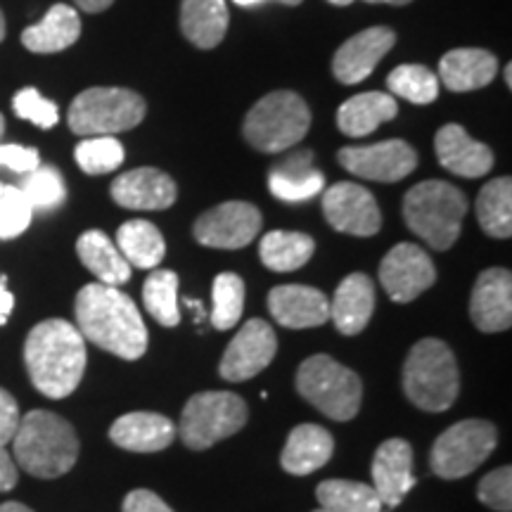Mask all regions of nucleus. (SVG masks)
Listing matches in <instances>:
<instances>
[{
	"instance_id": "nucleus-1",
	"label": "nucleus",
	"mask_w": 512,
	"mask_h": 512,
	"mask_svg": "<svg viewBox=\"0 0 512 512\" xmlns=\"http://www.w3.org/2000/svg\"><path fill=\"white\" fill-rule=\"evenodd\" d=\"M76 323L83 339L110 354L136 361L147 351V328L133 299L119 287L93 283L76 294Z\"/></svg>"
},
{
	"instance_id": "nucleus-2",
	"label": "nucleus",
	"mask_w": 512,
	"mask_h": 512,
	"mask_svg": "<svg viewBox=\"0 0 512 512\" xmlns=\"http://www.w3.org/2000/svg\"><path fill=\"white\" fill-rule=\"evenodd\" d=\"M86 339L62 318L38 323L24 344V363L34 387L48 399H64L86 373Z\"/></svg>"
},
{
	"instance_id": "nucleus-3",
	"label": "nucleus",
	"mask_w": 512,
	"mask_h": 512,
	"mask_svg": "<svg viewBox=\"0 0 512 512\" xmlns=\"http://www.w3.org/2000/svg\"><path fill=\"white\" fill-rule=\"evenodd\" d=\"M12 444L19 467L38 479L67 475L79 458V437L74 427L50 411L24 415Z\"/></svg>"
},
{
	"instance_id": "nucleus-4",
	"label": "nucleus",
	"mask_w": 512,
	"mask_h": 512,
	"mask_svg": "<svg viewBox=\"0 0 512 512\" xmlns=\"http://www.w3.org/2000/svg\"><path fill=\"white\" fill-rule=\"evenodd\" d=\"M403 392L420 411L441 413L460 394V373L453 351L441 339H420L403 363Z\"/></svg>"
},
{
	"instance_id": "nucleus-5",
	"label": "nucleus",
	"mask_w": 512,
	"mask_h": 512,
	"mask_svg": "<svg viewBox=\"0 0 512 512\" xmlns=\"http://www.w3.org/2000/svg\"><path fill=\"white\" fill-rule=\"evenodd\" d=\"M465 214V195L456 185L444 181L418 183L403 197L406 226L439 252L456 245Z\"/></svg>"
},
{
	"instance_id": "nucleus-6",
	"label": "nucleus",
	"mask_w": 512,
	"mask_h": 512,
	"mask_svg": "<svg viewBox=\"0 0 512 512\" xmlns=\"http://www.w3.org/2000/svg\"><path fill=\"white\" fill-rule=\"evenodd\" d=\"M297 392L320 413L337 422L356 418L361 411V377L325 354L306 358L299 366Z\"/></svg>"
},
{
	"instance_id": "nucleus-7",
	"label": "nucleus",
	"mask_w": 512,
	"mask_h": 512,
	"mask_svg": "<svg viewBox=\"0 0 512 512\" xmlns=\"http://www.w3.org/2000/svg\"><path fill=\"white\" fill-rule=\"evenodd\" d=\"M309 126L311 112L304 98L292 91H275L249 110L242 131L254 150L283 152L297 145Z\"/></svg>"
},
{
	"instance_id": "nucleus-8",
	"label": "nucleus",
	"mask_w": 512,
	"mask_h": 512,
	"mask_svg": "<svg viewBox=\"0 0 512 512\" xmlns=\"http://www.w3.org/2000/svg\"><path fill=\"white\" fill-rule=\"evenodd\" d=\"M145 100L128 88H88L69 107V128L76 136H114L145 119Z\"/></svg>"
},
{
	"instance_id": "nucleus-9",
	"label": "nucleus",
	"mask_w": 512,
	"mask_h": 512,
	"mask_svg": "<svg viewBox=\"0 0 512 512\" xmlns=\"http://www.w3.org/2000/svg\"><path fill=\"white\" fill-rule=\"evenodd\" d=\"M247 418L249 411L242 396L233 392H202L185 403L176 432H181L183 444L192 451H204L240 432Z\"/></svg>"
},
{
	"instance_id": "nucleus-10",
	"label": "nucleus",
	"mask_w": 512,
	"mask_h": 512,
	"mask_svg": "<svg viewBox=\"0 0 512 512\" xmlns=\"http://www.w3.org/2000/svg\"><path fill=\"white\" fill-rule=\"evenodd\" d=\"M498 432L486 420H463L448 427L434 441L430 465L441 479H460L472 475L494 453Z\"/></svg>"
},
{
	"instance_id": "nucleus-11",
	"label": "nucleus",
	"mask_w": 512,
	"mask_h": 512,
	"mask_svg": "<svg viewBox=\"0 0 512 512\" xmlns=\"http://www.w3.org/2000/svg\"><path fill=\"white\" fill-rule=\"evenodd\" d=\"M337 159L354 176L368 178V181L377 183L401 181V178L413 174L415 166H418V155L403 140H384V143L375 145L342 147Z\"/></svg>"
},
{
	"instance_id": "nucleus-12",
	"label": "nucleus",
	"mask_w": 512,
	"mask_h": 512,
	"mask_svg": "<svg viewBox=\"0 0 512 512\" xmlns=\"http://www.w3.org/2000/svg\"><path fill=\"white\" fill-rule=\"evenodd\" d=\"M278 351V339L266 320L252 318L238 330L221 358L219 373L228 382L252 380L271 366Z\"/></svg>"
},
{
	"instance_id": "nucleus-13",
	"label": "nucleus",
	"mask_w": 512,
	"mask_h": 512,
	"mask_svg": "<svg viewBox=\"0 0 512 512\" xmlns=\"http://www.w3.org/2000/svg\"><path fill=\"white\" fill-rule=\"evenodd\" d=\"M434 280H437V271H434L432 259L425 249L411 242L396 245L380 264V283L396 304L418 299L422 292L430 290Z\"/></svg>"
},
{
	"instance_id": "nucleus-14",
	"label": "nucleus",
	"mask_w": 512,
	"mask_h": 512,
	"mask_svg": "<svg viewBox=\"0 0 512 512\" xmlns=\"http://www.w3.org/2000/svg\"><path fill=\"white\" fill-rule=\"evenodd\" d=\"M323 214L339 233L370 238L382 228V214L375 197L356 183H335L323 195Z\"/></svg>"
},
{
	"instance_id": "nucleus-15",
	"label": "nucleus",
	"mask_w": 512,
	"mask_h": 512,
	"mask_svg": "<svg viewBox=\"0 0 512 512\" xmlns=\"http://www.w3.org/2000/svg\"><path fill=\"white\" fill-rule=\"evenodd\" d=\"M261 230V214L249 202H223L195 223V238L204 247L242 249Z\"/></svg>"
},
{
	"instance_id": "nucleus-16",
	"label": "nucleus",
	"mask_w": 512,
	"mask_h": 512,
	"mask_svg": "<svg viewBox=\"0 0 512 512\" xmlns=\"http://www.w3.org/2000/svg\"><path fill=\"white\" fill-rule=\"evenodd\" d=\"M470 316L482 332L510 330L512 275L508 268H489L479 275L470 297Z\"/></svg>"
},
{
	"instance_id": "nucleus-17",
	"label": "nucleus",
	"mask_w": 512,
	"mask_h": 512,
	"mask_svg": "<svg viewBox=\"0 0 512 512\" xmlns=\"http://www.w3.org/2000/svg\"><path fill=\"white\" fill-rule=\"evenodd\" d=\"M394 41V31L387 27H370L351 36L337 50L335 60H332V74L337 76L339 83H347V86L366 81L382 57L394 48Z\"/></svg>"
},
{
	"instance_id": "nucleus-18",
	"label": "nucleus",
	"mask_w": 512,
	"mask_h": 512,
	"mask_svg": "<svg viewBox=\"0 0 512 512\" xmlns=\"http://www.w3.org/2000/svg\"><path fill=\"white\" fill-rule=\"evenodd\" d=\"M268 311L283 328H320L330 320V299L316 287L280 285L268 294Z\"/></svg>"
},
{
	"instance_id": "nucleus-19",
	"label": "nucleus",
	"mask_w": 512,
	"mask_h": 512,
	"mask_svg": "<svg viewBox=\"0 0 512 512\" xmlns=\"http://www.w3.org/2000/svg\"><path fill=\"white\" fill-rule=\"evenodd\" d=\"M112 200L124 209L159 211L176 202V183L152 166L126 171L112 183Z\"/></svg>"
},
{
	"instance_id": "nucleus-20",
	"label": "nucleus",
	"mask_w": 512,
	"mask_h": 512,
	"mask_svg": "<svg viewBox=\"0 0 512 512\" xmlns=\"http://www.w3.org/2000/svg\"><path fill=\"white\" fill-rule=\"evenodd\" d=\"M415 486L413 448L403 439H389L373 458V489L382 505H399Z\"/></svg>"
},
{
	"instance_id": "nucleus-21",
	"label": "nucleus",
	"mask_w": 512,
	"mask_h": 512,
	"mask_svg": "<svg viewBox=\"0 0 512 512\" xmlns=\"http://www.w3.org/2000/svg\"><path fill=\"white\" fill-rule=\"evenodd\" d=\"M434 150L444 169L463 178H479L494 166V152L484 143H477L463 126L446 124L434 138Z\"/></svg>"
},
{
	"instance_id": "nucleus-22",
	"label": "nucleus",
	"mask_w": 512,
	"mask_h": 512,
	"mask_svg": "<svg viewBox=\"0 0 512 512\" xmlns=\"http://www.w3.org/2000/svg\"><path fill=\"white\" fill-rule=\"evenodd\" d=\"M375 311V287L366 273H351L337 287L330 304V318L342 335L366 330Z\"/></svg>"
},
{
	"instance_id": "nucleus-23",
	"label": "nucleus",
	"mask_w": 512,
	"mask_h": 512,
	"mask_svg": "<svg viewBox=\"0 0 512 512\" xmlns=\"http://www.w3.org/2000/svg\"><path fill=\"white\" fill-rule=\"evenodd\" d=\"M498 74V60L489 50L458 48L441 57L439 83L453 93H470L489 86Z\"/></svg>"
},
{
	"instance_id": "nucleus-24",
	"label": "nucleus",
	"mask_w": 512,
	"mask_h": 512,
	"mask_svg": "<svg viewBox=\"0 0 512 512\" xmlns=\"http://www.w3.org/2000/svg\"><path fill=\"white\" fill-rule=\"evenodd\" d=\"M110 439L131 453H157L176 439V425L159 413H128L114 422Z\"/></svg>"
},
{
	"instance_id": "nucleus-25",
	"label": "nucleus",
	"mask_w": 512,
	"mask_h": 512,
	"mask_svg": "<svg viewBox=\"0 0 512 512\" xmlns=\"http://www.w3.org/2000/svg\"><path fill=\"white\" fill-rule=\"evenodd\" d=\"M335 441L332 434L320 425H299L287 437V444L280 456V465L290 475L304 477L323 467L332 458Z\"/></svg>"
},
{
	"instance_id": "nucleus-26",
	"label": "nucleus",
	"mask_w": 512,
	"mask_h": 512,
	"mask_svg": "<svg viewBox=\"0 0 512 512\" xmlns=\"http://www.w3.org/2000/svg\"><path fill=\"white\" fill-rule=\"evenodd\" d=\"M268 188L273 197L283 202H306L325 188V176L313 169L311 152H294L273 166Z\"/></svg>"
},
{
	"instance_id": "nucleus-27",
	"label": "nucleus",
	"mask_w": 512,
	"mask_h": 512,
	"mask_svg": "<svg viewBox=\"0 0 512 512\" xmlns=\"http://www.w3.org/2000/svg\"><path fill=\"white\" fill-rule=\"evenodd\" d=\"M81 36V17L79 12L69 5H53L46 12V17L34 27L24 29L22 43L24 48L38 55H50L60 53L74 46Z\"/></svg>"
},
{
	"instance_id": "nucleus-28",
	"label": "nucleus",
	"mask_w": 512,
	"mask_h": 512,
	"mask_svg": "<svg viewBox=\"0 0 512 512\" xmlns=\"http://www.w3.org/2000/svg\"><path fill=\"white\" fill-rule=\"evenodd\" d=\"M399 112L394 95L368 91L344 102L337 112V126L344 136L363 138L370 136L377 126L392 121Z\"/></svg>"
},
{
	"instance_id": "nucleus-29",
	"label": "nucleus",
	"mask_w": 512,
	"mask_h": 512,
	"mask_svg": "<svg viewBox=\"0 0 512 512\" xmlns=\"http://www.w3.org/2000/svg\"><path fill=\"white\" fill-rule=\"evenodd\" d=\"M181 29L192 46L216 48L228 31L226 0H183Z\"/></svg>"
},
{
	"instance_id": "nucleus-30",
	"label": "nucleus",
	"mask_w": 512,
	"mask_h": 512,
	"mask_svg": "<svg viewBox=\"0 0 512 512\" xmlns=\"http://www.w3.org/2000/svg\"><path fill=\"white\" fill-rule=\"evenodd\" d=\"M81 264L91 271L102 285H124L131 278V266L121 256L117 245L102 230H88L76 242Z\"/></svg>"
},
{
	"instance_id": "nucleus-31",
	"label": "nucleus",
	"mask_w": 512,
	"mask_h": 512,
	"mask_svg": "<svg viewBox=\"0 0 512 512\" xmlns=\"http://www.w3.org/2000/svg\"><path fill=\"white\" fill-rule=\"evenodd\" d=\"M117 249L128 266L155 268L166 254L164 235L150 221H126L117 230Z\"/></svg>"
},
{
	"instance_id": "nucleus-32",
	"label": "nucleus",
	"mask_w": 512,
	"mask_h": 512,
	"mask_svg": "<svg viewBox=\"0 0 512 512\" xmlns=\"http://www.w3.org/2000/svg\"><path fill=\"white\" fill-rule=\"evenodd\" d=\"M316 242L306 233H290V230H273L264 235L259 256L266 268L275 273H290L302 268L313 256Z\"/></svg>"
},
{
	"instance_id": "nucleus-33",
	"label": "nucleus",
	"mask_w": 512,
	"mask_h": 512,
	"mask_svg": "<svg viewBox=\"0 0 512 512\" xmlns=\"http://www.w3.org/2000/svg\"><path fill=\"white\" fill-rule=\"evenodd\" d=\"M479 226L489 238L508 240L512 235V181L508 176L486 183L477 197Z\"/></svg>"
},
{
	"instance_id": "nucleus-34",
	"label": "nucleus",
	"mask_w": 512,
	"mask_h": 512,
	"mask_svg": "<svg viewBox=\"0 0 512 512\" xmlns=\"http://www.w3.org/2000/svg\"><path fill=\"white\" fill-rule=\"evenodd\" d=\"M320 508L328 512H382L375 489L349 479H328L316 489Z\"/></svg>"
},
{
	"instance_id": "nucleus-35",
	"label": "nucleus",
	"mask_w": 512,
	"mask_h": 512,
	"mask_svg": "<svg viewBox=\"0 0 512 512\" xmlns=\"http://www.w3.org/2000/svg\"><path fill=\"white\" fill-rule=\"evenodd\" d=\"M143 304L147 313L164 328H174L181 323L178 311V275L174 271H152L143 285Z\"/></svg>"
},
{
	"instance_id": "nucleus-36",
	"label": "nucleus",
	"mask_w": 512,
	"mask_h": 512,
	"mask_svg": "<svg viewBox=\"0 0 512 512\" xmlns=\"http://www.w3.org/2000/svg\"><path fill=\"white\" fill-rule=\"evenodd\" d=\"M242 311H245V283H242L240 275H216L214 290H211V323H214V328H235L242 318Z\"/></svg>"
},
{
	"instance_id": "nucleus-37",
	"label": "nucleus",
	"mask_w": 512,
	"mask_h": 512,
	"mask_svg": "<svg viewBox=\"0 0 512 512\" xmlns=\"http://www.w3.org/2000/svg\"><path fill=\"white\" fill-rule=\"evenodd\" d=\"M389 93L413 102V105H430L439 95V79L422 64H401L387 76Z\"/></svg>"
},
{
	"instance_id": "nucleus-38",
	"label": "nucleus",
	"mask_w": 512,
	"mask_h": 512,
	"mask_svg": "<svg viewBox=\"0 0 512 512\" xmlns=\"http://www.w3.org/2000/svg\"><path fill=\"white\" fill-rule=\"evenodd\" d=\"M74 157L76 164L81 166V171H86L91 176H100L119 169L124 164L126 152L124 145L114 136H91L76 145Z\"/></svg>"
},
{
	"instance_id": "nucleus-39",
	"label": "nucleus",
	"mask_w": 512,
	"mask_h": 512,
	"mask_svg": "<svg viewBox=\"0 0 512 512\" xmlns=\"http://www.w3.org/2000/svg\"><path fill=\"white\" fill-rule=\"evenodd\" d=\"M24 192L31 209L50 211L57 209L67 197V188H64V178L55 166H36L34 171L24 174L22 185H17Z\"/></svg>"
},
{
	"instance_id": "nucleus-40",
	"label": "nucleus",
	"mask_w": 512,
	"mask_h": 512,
	"mask_svg": "<svg viewBox=\"0 0 512 512\" xmlns=\"http://www.w3.org/2000/svg\"><path fill=\"white\" fill-rule=\"evenodd\" d=\"M34 209L17 185L0 183V240L19 238L29 228Z\"/></svg>"
},
{
	"instance_id": "nucleus-41",
	"label": "nucleus",
	"mask_w": 512,
	"mask_h": 512,
	"mask_svg": "<svg viewBox=\"0 0 512 512\" xmlns=\"http://www.w3.org/2000/svg\"><path fill=\"white\" fill-rule=\"evenodd\" d=\"M12 107L19 119H27L38 128H53L60 119V110L53 100L43 98L36 88H22L15 98H12Z\"/></svg>"
},
{
	"instance_id": "nucleus-42",
	"label": "nucleus",
	"mask_w": 512,
	"mask_h": 512,
	"mask_svg": "<svg viewBox=\"0 0 512 512\" xmlns=\"http://www.w3.org/2000/svg\"><path fill=\"white\" fill-rule=\"evenodd\" d=\"M479 501L496 512H510L512 508V470L508 465L498 467L489 472L482 482H479Z\"/></svg>"
},
{
	"instance_id": "nucleus-43",
	"label": "nucleus",
	"mask_w": 512,
	"mask_h": 512,
	"mask_svg": "<svg viewBox=\"0 0 512 512\" xmlns=\"http://www.w3.org/2000/svg\"><path fill=\"white\" fill-rule=\"evenodd\" d=\"M0 166L15 171V174H29L36 166H41V157L34 147L24 145H0Z\"/></svg>"
},
{
	"instance_id": "nucleus-44",
	"label": "nucleus",
	"mask_w": 512,
	"mask_h": 512,
	"mask_svg": "<svg viewBox=\"0 0 512 512\" xmlns=\"http://www.w3.org/2000/svg\"><path fill=\"white\" fill-rule=\"evenodd\" d=\"M19 420H22V415H19L17 401L12 399L10 392L0 387V446L10 444L15 439Z\"/></svg>"
},
{
	"instance_id": "nucleus-45",
	"label": "nucleus",
	"mask_w": 512,
	"mask_h": 512,
	"mask_svg": "<svg viewBox=\"0 0 512 512\" xmlns=\"http://www.w3.org/2000/svg\"><path fill=\"white\" fill-rule=\"evenodd\" d=\"M124 512H174L155 491L136 489L124 498Z\"/></svg>"
},
{
	"instance_id": "nucleus-46",
	"label": "nucleus",
	"mask_w": 512,
	"mask_h": 512,
	"mask_svg": "<svg viewBox=\"0 0 512 512\" xmlns=\"http://www.w3.org/2000/svg\"><path fill=\"white\" fill-rule=\"evenodd\" d=\"M17 484V467L12 463V456L0 446V491H10Z\"/></svg>"
},
{
	"instance_id": "nucleus-47",
	"label": "nucleus",
	"mask_w": 512,
	"mask_h": 512,
	"mask_svg": "<svg viewBox=\"0 0 512 512\" xmlns=\"http://www.w3.org/2000/svg\"><path fill=\"white\" fill-rule=\"evenodd\" d=\"M12 309H15V297H12V292L8 290V280L0 275V325L8 323Z\"/></svg>"
},
{
	"instance_id": "nucleus-48",
	"label": "nucleus",
	"mask_w": 512,
	"mask_h": 512,
	"mask_svg": "<svg viewBox=\"0 0 512 512\" xmlns=\"http://www.w3.org/2000/svg\"><path fill=\"white\" fill-rule=\"evenodd\" d=\"M74 3L86 12H102L110 8L114 0H74Z\"/></svg>"
},
{
	"instance_id": "nucleus-49",
	"label": "nucleus",
	"mask_w": 512,
	"mask_h": 512,
	"mask_svg": "<svg viewBox=\"0 0 512 512\" xmlns=\"http://www.w3.org/2000/svg\"><path fill=\"white\" fill-rule=\"evenodd\" d=\"M0 512H34V510L27 508V505H22V503L10 501V503H3V505H0Z\"/></svg>"
},
{
	"instance_id": "nucleus-50",
	"label": "nucleus",
	"mask_w": 512,
	"mask_h": 512,
	"mask_svg": "<svg viewBox=\"0 0 512 512\" xmlns=\"http://www.w3.org/2000/svg\"><path fill=\"white\" fill-rule=\"evenodd\" d=\"M235 3L242 5V8H252L256 3H264V0H235Z\"/></svg>"
},
{
	"instance_id": "nucleus-51",
	"label": "nucleus",
	"mask_w": 512,
	"mask_h": 512,
	"mask_svg": "<svg viewBox=\"0 0 512 512\" xmlns=\"http://www.w3.org/2000/svg\"><path fill=\"white\" fill-rule=\"evenodd\" d=\"M510 72H512V67H510V64H505V83H508V88L512 86V76H510Z\"/></svg>"
},
{
	"instance_id": "nucleus-52",
	"label": "nucleus",
	"mask_w": 512,
	"mask_h": 512,
	"mask_svg": "<svg viewBox=\"0 0 512 512\" xmlns=\"http://www.w3.org/2000/svg\"><path fill=\"white\" fill-rule=\"evenodd\" d=\"M5 38V17H3V12H0V41H3Z\"/></svg>"
},
{
	"instance_id": "nucleus-53",
	"label": "nucleus",
	"mask_w": 512,
	"mask_h": 512,
	"mask_svg": "<svg viewBox=\"0 0 512 512\" xmlns=\"http://www.w3.org/2000/svg\"><path fill=\"white\" fill-rule=\"evenodd\" d=\"M384 3H392V5H408V3H413V0H384Z\"/></svg>"
},
{
	"instance_id": "nucleus-54",
	"label": "nucleus",
	"mask_w": 512,
	"mask_h": 512,
	"mask_svg": "<svg viewBox=\"0 0 512 512\" xmlns=\"http://www.w3.org/2000/svg\"><path fill=\"white\" fill-rule=\"evenodd\" d=\"M280 3H285V5H299V3H302V0H280Z\"/></svg>"
},
{
	"instance_id": "nucleus-55",
	"label": "nucleus",
	"mask_w": 512,
	"mask_h": 512,
	"mask_svg": "<svg viewBox=\"0 0 512 512\" xmlns=\"http://www.w3.org/2000/svg\"><path fill=\"white\" fill-rule=\"evenodd\" d=\"M3 131H5V119H3V114H0V136H3Z\"/></svg>"
},
{
	"instance_id": "nucleus-56",
	"label": "nucleus",
	"mask_w": 512,
	"mask_h": 512,
	"mask_svg": "<svg viewBox=\"0 0 512 512\" xmlns=\"http://www.w3.org/2000/svg\"><path fill=\"white\" fill-rule=\"evenodd\" d=\"M366 3H384V0H366Z\"/></svg>"
},
{
	"instance_id": "nucleus-57",
	"label": "nucleus",
	"mask_w": 512,
	"mask_h": 512,
	"mask_svg": "<svg viewBox=\"0 0 512 512\" xmlns=\"http://www.w3.org/2000/svg\"><path fill=\"white\" fill-rule=\"evenodd\" d=\"M316 512H328V510H323V508H320V510H316Z\"/></svg>"
}]
</instances>
